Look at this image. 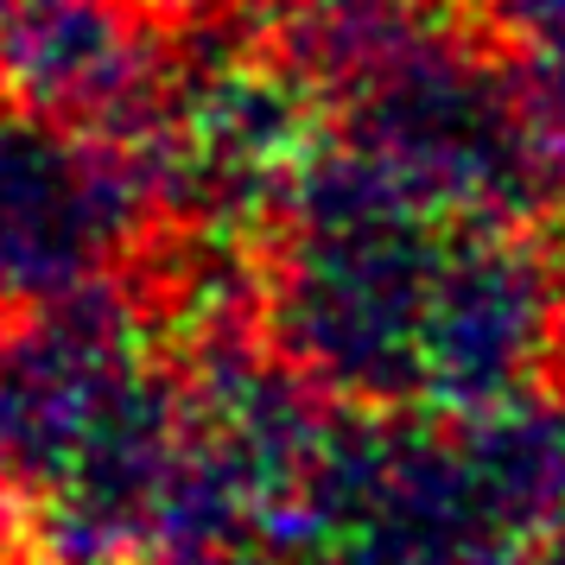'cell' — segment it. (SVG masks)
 I'll list each match as a JSON object with an SVG mask.
<instances>
[{
	"mask_svg": "<svg viewBox=\"0 0 565 565\" xmlns=\"http://www.w3.org/2000/svg\"><path fill=\"white\" fill-rule=\"evenodd\" d=\"M350 103L362 121V153L433 204H521L553 153L527 89H509L502 71L470 57L451 32L407 52Z\"/></svg>",
	"mask_w": 565,
	"mask_h": 565,
	"instance_id": "6da1fadb",
	"label": "cell"
},
{
	"mask_svg": "<svg viewBox=\"0 0 565 565\" xmlns=\"http://www.w3.org/2000/svg\"><path fill=\"white\" fill-rule=\"evenodd\" d=\"M134 216L128 172L45 108H0V286L83 280Z\"/></svg>",
	"mask_w": 565,
	"mask_h": 565,
	"instance_id": "7a4b0ae2",
	"label": "cell"
},
{
	"mask_svg": "<svg viewBox=\"0 0 565 565\" xmlns=\"http://www.w3.org/2000/svg\"><path fill=\"white\" fill-rule=\"evenodd\" d=\"M0 83L57 121L134 115L153 89V39L121 0H0Z\"/></svg>",
	"mask_w": 565,
	"mask_h": 565,
	"instance_id": "3957f363",
	"label": "cell"
},
{
	"mask_svg": "<svg viewBox=\"0 0 565 565\" xmlns=\"http://www.w3.org/2000/svg\"><path fill=\"white\" fill-rule=\"evenodd\" d=\"M292 153H299L292 89L242 64L210 71L166 128L172 172L210 204H242L248 191L280 184L292 172Z\"/></svg>",
	"mask_w": 565,
	"mask_h": 565,
	"instance_id": "277c9868",
	"label": "cell"
},
{
	"mask_svg": "<svg viewBox=\"0 0 565 565\" xmlns=\"http://www.w3.org/2000/svg\"><path fill=\"white\" fill-rule=\"evenodd\" d=\"M438 32H445V13L433 0H292L286 52L299 83L356 96L407 52L433 45Z\"/></svg>",
	"mask_w": 565,
	"mask_h": 565,
	"instance_id": "5b68a950",
	"label": "cell"
}]
</instances>
